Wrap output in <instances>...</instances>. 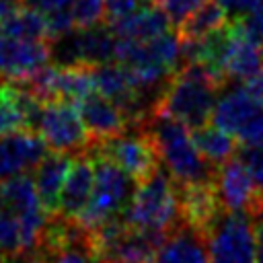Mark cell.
Returning a JSON list of instances; mask_svg holds the SVG:
<instances>
[{
	"mask_svg": "<svg viewBox=\"0 0 263 263\" xmlns=\"http://www.w3.org/2000/svg\"><path fill=\"white\" fill-rule=\"evenodd\" d=\"M226 16L228 14L224 12V8L216 0H210L191 18H187L177 29V33L181 35L183 41H199V39H205V37L214 35L216 31L224 29L228 25Z\"/></svg>",
	"mask_w": 263,
	"mask_h": 263,
	"instance_id": "obj_20",
	"label": "cell"
},
{
	"mask_svg": "<svg viewBox=\"0 0 263 263\" xmlns=\"http://www.w3.org/2000/svg\"><path fill=\"white\" fill-rule=\"evenodd\" d=\"M142 129L150 138L158 160L164 164V171L177 187L214 183L216 166L201 156L189 127L154 111Z\"/></svg>",
	"mask_w": 263,
	"mask_h": 263,
	"instance_id": "obj_1",
	"label": "cell"
},
{
	"mask_svg": "<svg viewBox=\"0 0 263 263\" xmlns=\"http://www.w3.org/2000/svg\"><path fill=\"white\" fill-rule=\"evenodd\" d=\"M152 2L156 8H160L166 14L171 25H175L179 29L187 18H191L210 0H152Z\"/></svg>",
	"mask_w": 263,
	"mask_h": 263,
	"instance_id": "obj_24",
	"label": "cell"
},
{
	"mask_svg": "<svg viewBox=\"0 0 263 263\" xmlns=\"http://www.w3.org/2000/svg\"><path fill=\"white\" fill-rule=\"evenodd\" d=\"M78 111H80V117L90 134V138L95 140V144L123 136L125 132L132 129L123 111L97 92L90 95L88 99H84L78 105Z\"/></svg>",
	"mask_w": 263,
	"mask_h": 263,
	"instance_id": "obj_13",
	"label": "cell"
},
{
	"mask_svg": "<svg viewBox=\"0 0 263 263\" xmlns=\"http://www.w3.org/2000/svg\"><path fill=\"white\" fill-rule=\"evenodd\" d=\"M18 2H21V0H18Z\"/></svg>",
	"mask_w": 263,
	"mask_h": 263,
	"instance_id": "obj_35",
	"label": "cell"
},
{
	"mask_svg": "<svg viewBox=\"0 0 263 263\" xmlns=\"http://www.w3.org/2000/svg\"><path fill=\"white\" fill-rule=\"evenodd\" d=\"M92 160H95L92 195H90L86 210L76 220L86 232H92V230L101 228L103 224H107L115 218H121V214L129 205L136 185H138V183H134V179L129 175H125L113 162H109L101 156H92Z\"/></svg>",
	"mask_w": 263,
	"mask_h": 263,
	"instance_id": "obj_4",
	"label": "cell"
},
{
	"mask_svg": "<svg viewBox=\"0 0 263 263\" xmlns=\"http://www.w3.org/2000/svg\"><path fill=\"white\" fill-rule=\"evenodd\" d=\"M92 187H95V160L88 154L78 156L64 183L55 216L66 220H78L90 201Z\"/></svg>",
	"mask_w": 263,
	"mask_h": 263,
	"instance_id": "obj_14",
	"label": "cell"
},
{
	"mask_svg": "<svg viewBox=\"0 0 263 263\" xmlns=\"http://www.w3.org/2000/svg\"><path fill=\"white\" fill-rule=\"evenodd\" d=\"M179 201H181L183 222L199 230L201 234L212 226V222L222 212V203L218 199L214 183L179 187Z\"/></svg>",
	"mask_w": 263,
	"mask_h": 263,
	"instance_id": "obj_16",
	"label": "cell"
},
{
	"mask_svg": "<svg viewBox=\"0 0 263 263\" xmlns=\"http://www.w3.org/2000/svg\"><path fill=\"white\" fill-rule=\"evenodd\" d=\"M37 134L47 144L49 152H60L68 156H86L95 148V140L90 138L78 105L51 101L45 103Z\"/></svg>",
	"mask_w": 263,
	"mask_h": 263,
	"instance_id": "obj_7",
	"label": "cell"
},
{
	"mask_svg": "<svg viewBox=\"0 0 263 263\" xmlns=\"http://www.w3.org/2000/svg\"><path fill=\"white\" fill-rule=\"evenodd\" d=\"M47 154L49 148L37 132L21 129L0 136V181L27 175V171L37 168Z\"/></svg>",
	"mask_w": 263,
	"mask_h": 263,
	"instance_id": "obj_12",
	"label": "cell"
},
{
	"mask_svg": "<svg viewBox=\"0 0 263 263\" xmlns=\"http://www.w3.org/2000/svg\"><path fill=\"white\" fill-rule=\"evenodd\" d=\"M150 4H152V0H107L105 23H107V27H113V25L134 16L136 12H140L142 8H146Z\"/></svg>",
	"mask_w": 263,
	"mask_h": 263,
	"instance_id": "obj_25",
	"label": "cell"
},
{
	"mask_svg": "<svg viewBox=\"0 0 263 263\" xmlns=\"http://www.w3.org/2000/svg\"><path fill=\"white\" fill-rule=\"evenodd\" d=\"M90 156H101L113 162L136 183L148 179L154 171H158L156 150L144 129H129L123 136L99 142L90 150Z\"/></svg>",
	"mask_w": 263,
	"mask_h": 263,
	"instance_id": "obj_9",
	"label": "cell"
},
{
	"mask_svg": "<svg viewBox=\"0 0 263 263\" xmlns=\"http://www.w3.org/2000/svg\"><path fill=\"white\" fill-rule=\"evenodd\" d=\"M222 8H224V12L228 14V16H232L234 21H240V18H245L247 14H251L257 6H261L263 4V0H216Z\"/></svg>",
	"mask_w": 263,
	"mask_h": 263,
	"instance_id": "obj_28",
	"label": "cell"
},
{
	"mask_svg": "<svg viewBox=\"0 0 263 263\" xmlns=\"http://www.w3.org/2000/svg\"><path fill=\"white\" fill-rule=\"evenodd\" d=\"M214 187L222 210L234 214H247L253 220L263 216V191L257 187L238 156L216 168Z\"/></svg>",
	"mask_w": 263,
	"mask_h": 263,
	"instance_id": "obj_10",
	"label": "cell"
},
{
	"mask_svg": "<svg viewBox=\"0 0 263 263\" xmlns=\"http://www.w3.org/2000/svg\"><path fill=\"white\" fill-rule=\"evenodd\" d=\"M105 6L107 0H74L72 4V18L76 29H90L105 21Z\"/></svg>",
	"mask_w": 263,
	"mask_h": 263,
	"instance_id": "obj_23",
	"label": "cell"
},
{
	"mask_svg": "<svg viewBox=\"0 0 263 263\" xmlns=\"http://www.w3.org/2000/svg\"><path fill=\"white\" fill-rule=\"evenodd\" d=\"M8 97H10V80L0 76V113H2L4 105L8 103Z\"/></svg>",
	"mask_w": 263,
	"mask_h": 263,
	"instance_id": "obj_33",
	"label": "cell"
},
{
	"mask_svg": "<svg viewBox=\"0 0 263 263\" xmlns=\"http://www.w3.org/2000/svg\"><path fill=\"white\" fill-rule=\"evenodd\" d=\"M76 41L80 49L82 66L97 68L111 64L117 51V39L109 27L97 25L90 29H76Z\"/></svg>",
	"mask_w": 263,
	"mask_h": 263,
	"instance_id": "obj_19",
	"label": "cell"
},
{
	"mask_svg": "<svg viewBox=\"0 0 263 263\" xmlns=\"http://www.w3.org/2000/svg\"><path fill=\"white\" fill-rule=\"evenodd\" d=\"M21 6H23V4H21L18 0H0V33H2V29L6 27V23L18 12Z\"/></svg>",
	"mask_w": 263,
	"mask_h": 263,
	"instance_id": "obj_30",
	"label": "cell"
},
{
	"mask_svg": "<svg viewBox=\"0 0 263 263\" xmlns=\"http://www.w3.org/2000/svg\"><path fill=\"white\" fill-rule=\"evenodd\" d=\"M261 53H263V43H261Z\"/></svg>",
	"mask_w": 263,
	"mask_h": 263,
	"instance_id": "obj_34",
	"label": "cell"
},
{
	"mask_svg": "<svg viewBox=\"0 0 263 263\" xmlns=\"http://www.w3.org/2000/svg\"><path fill=\"white\" fill-rule=\"evenodd\" d=\"M226 84L199 64H185L166 84L156 105V113H162L191 132L201 129L214 115L220 90Z\"/></svg>",
	"mask_w": 263,
	"mask_h": 263,
	"instance_id": "obj_2",
	"label": "cell"
},
{
	"mask_svg": "<svg viewBox=\"0 0 263 263\" xmlns=\"http://www.w3.org/2000/svg\"><path fill=\"white\" fill-rule=\"evenodd\" d=\"M255 240H257V263H263V216L255 218Z\"/></svg>",
	"mask_w": 263,
	"mask_h": 263,
	"instance_id": "obj_32",
	"label": "cell"
},
{
	"mask_svg": "<svg viewBox=\"0 0 263 263\" xmlns=\"http://www.w3.org/2000/svg\"><path fill=\"white\" fill-rule=\"evenodd\" d=\"M261 68H263L261 43L247 33L240 21L228 23L220 33L214 72L222 78L224 84H228L230 80L232 82L238 80L240 84L259 76Z\"/></svg>",
	"mask_w": 263,
	"mask_h": 263,
	"instance_id": "obj_8",
	"label": "cell"
},
{
	"mask_svg": "<svg viewBox=\"0 0 263 263\" xmlns=\"http://www.w3.org/2000/svg\"><path fill=\"white\" fill-rule=\"evenodd\" d=\"M240 25L247 29V33L257 39L259 43H263V4L257 6L251 14H247L245 18H240Z\"/></svg>",
	"mask_w": 263,
	"mask_h": 263,
	"instance_id": "obj_29",
	"label": "cell"
},
{
	"mask_svg": "<svg viewBox=\"0 0 263 263\" xmlns=\"http://www.w3.org/2000/svg\"><path fill=\"white\" fill-rule=\"evenodd\" d=\"M240 84L245 86V90L253 99H257L259 103H263V74H259V76H255V78H251L247 82H240Z\"/></svg>",
	"mask_w": 263,
	"mask_h": 263,
	"instance_id": "obj_31",
	"label": "cell"
},
{
	"mask_svg": "<svg viewBox=\"0 0 263 263\" xmlns=\"http://www.w3.org/2000/svg\"><path fill=\"white\" fill-rule=\"evenodd\" d=\"M121 220L132 230L162 234H168L183 222L179 187L164 168L154 171L136 185L134 197L121 214Z\"/></svg>",
	"mask_w": 263,
	"mask_h": 263,
	"instance_id": "obj_3",
	"label": "cell"
},
{
	"mask_svg": "<svg viewBox=\"0 0 263 263\" xmlns=\"http://www.w3.org/2000/svg\"><path fill=\"white\" fill-rule=\"evenodd\" d=\"M238 160L245 164L257 187L263 191V146H253V148H240L238 150Z\"/></svg>",
	"mask_w": 263,
	"mask_h": 263,
	"instance_id": "obj_27",
	"label": "cell"
},
{
	"mask_svg": "<svg viewBox=\"0 0 263 263\" xmlns=\"http://www.w3.org/2000/svg\"><path fill=\"white\" fill-rule=\"evenodd\" d=\"M156 263H210L205 236L181 222L158 249Z\"/></svg>",
	"mask_w": 263,
	"mask_h": 263,
	"instance_id": "obj_17",
	"label": "cell"
},
{
	"mask_svg": "<svg viewBox=\"0 0 263 263\" xmlns=\"http://www.w3.org/2000/svg\"><path fill=\"white\" fill-rule=\"evenodd\" d=\"M45 257H47V263H105V261L95 257V253L90 251L88 240L80 242V245H74V247H68V249H62V251L45 253Z\"/></svg>",
	"mask_w": 263,
	"mask_h": 263,
	"instance_id": "obj_26",
	"label": "cell"
},
{
	"mask_svg": "<svg viewBox=\"0 0 263 263\" xmlns=\"http://www.w3.org/2000/svg\"><path fill=\"white\" fill-rule=\"evenodd\" d=\"M193 142H195L197 150L201 152V156L216 168L220 164L228 162L230 158H234V154H236V140L216 125H205L201 129H195Z\"/></svg>",
	"mask_w": 263,
	"mask_h": 263,
	"instance_id": "obj_21",
	"label": "cell"
},
{
	"mask_svg": "<svg viewBox=\"0 0 263 263\" xmlns=\"http://www.w3.org/2000/svg\"><path fill=\"white\" fill-rule=\"evenodd\" d=\"M51 64L49 41H16L0 33V76L27 82Z\"/></svg>",
	"mask_w": 263,
	"mask_h": 263,
	"instance_id": "obj_11",
	"label": "cell"
},
{
	"mask_svg": "<svg viewBox=\"0 0 263 263\" xmlns=\"http://www.w3.org/2000/svg\"><path fill=\"white\" fill-rule=\"evenodd\" d=\"M2 35L16 41H49L45 14L23 4L18 12L6 23Z\"/></svg>",
	"mask_w": 263,
	"mask_h": 263,
	"instance_id": "obj_22",
	"label": "cell"
},
{
	"mask_svg": "<svg viewBox=\"0 0 263 263\" xmlns=\"http://www.w3.org/2000/svg\"><path fill=\"white\" fill-rule=\"evenodd\" d=\"M168 27H171V21L152 2L150 6L142 8L134 16H129L109 29L115 35V39H119V41H150L154 37L168 33Z\"/></svg>",
	"mask_w": 263,
	"mask_h": 263,
	"instance_id": "obj_18",
	"label": "cell"
},
{
	"mask_svg": "<svg viewBox=\"0 0 263 263\" xmlns=\"http://www.w3.org/2000/svg\"><path fill=\"white\" fill-rule=\"evenodd\" d=\"M212 125L238 140L242 148L263 146V103L253 99L242 84H234L220 95Z\"/></svg>",
	"mask_w": 263,
	"mask_h": 263,
	"instance_id": "obj_6",
	"label": "cell"
},
{
	"mask_svg": "<svg viewBox=\"0 0 263 263\" xmlns=\"http://www.w3.org/2000/svg\"><path fill=\"white\" fill-rule=\"evenodd\" d=\"M210 263H257L255 220L222 210L203 232Z\"/></svg>",
	"mask_w": 263,
	"mask_h": 263,
	"instance_id": "obj_5",
	"label": "cell"
},
{
	"mask_svg": "<svg viewBox=\"0 0 263 263\" xmlns=\"http://www.w3.org/2000/svg\"><path fill=\"white\" fill-rule=\"evenodd\" d=\"M76 156H68V154H60V152H49L35 168L33 173V183L39 195V201L43 205V210L49 216L58 214V205H60V195L64 189V183L70 175V168L74 164Z\"/></svg>",
	"mask_w": 263,
	"mask_h": 263,
	"instance_id": "obj_15",
	"label": "cell"
}]
</instances>
